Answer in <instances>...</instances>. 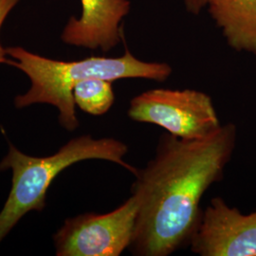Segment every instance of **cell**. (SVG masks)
<instances>
[{"instance_id": "4", "label": "cell", "mask_w": 256, "mask_h": 256, "mask_svg": "<svg viewBox=\"0 0 256 256\" xmlns=\"http://www.w3.org/2000/svg\"><path fill=\"white\" fill-rule=\"evenodd\" d=\"M128 116L184 140L208 137L222 126L210 95L189 88L142 92L131 99Z\"/></svg>"}, {"instance_id": "11", "label": "cell", "mask_w": 256, "mask_h": 256, "mask_svg": "<svg viewBox=\"0 0 256 256\" xmlns=\"http://www.w3.org/2000/svg\"><path fill=\"white\" fill-rule=\"evenodd\" d=\"M209 0H184L186 9L194 14H198L202 10L207 6Z\"/></svg>"}, {"instance_id": "9", "label": "cell", "mask_w": 256, "mask_h": 256, "mask_svg": "<svg viewBox=\"0 0 256 256\" xmlns=\"http://www.w3.org/2000/svg\"><path fill=\"white\" fill-rule=\"evenodd\" d=\"M75 106L92 116H102L110 111L115 102L112 82L104 79H88L74 88Z\"/></svg>"}, {"instance_id": "8", "label": "cell", "mask_w": 256, "mask_h": 256, "mask_svg": "<svg viewBox=\"0 0 256 256\" xmlns=\"http://www.w3.org/2000/svg\"><path fill=\"white\" fill-rule=\"evenodd\" d=\"M207 6L228 45L256 56V0H209Z\"/></svg>"}, {"instance_id": "1", "label": "cell", "mask_w": 256, "mask_h": 256, "mask_svg": "<svg viewBox=\"0 0 256 256\" xmlns=\"http://www.w3.org/2000/svg\"><path fill=\"white\" fill-rule=\"evenodd\" d=\"M236 142L232 122L200 140L162 134L153 158L134 174L138 212L128 248L133 256H169L190 245L202 218V198L223 180Z\"/></svg>"}, {"instance_id": "10", "label": "cell", "mask_w": 256, "mask_h": 256, "mask_svg": "<svg viewBox=\"0 0 256 256\" xmlns=\"http://www.w3.org/2000/svg\"><path fill=\"white\" fill-rule=\"evenodd\" d=\"M19 1L20 0H0V30L5 19L8 18L10 12L14 9ZM7 55L6 48H4L0 43V64H9L10 59L6 57Z\"/></svg>"}, {"instance_id": "3", "label": "cell", "mask_w": 256, "mask_h": 256, "mask_svg": "<svg viewBox=\"0 0 256 256\" xmlns=\"http://www.w3.org/2000/svg\"><path fill=\"white\" fill-rule=\"evenodd\" d=\"M128 146L114 138H94L90 135L74 138L55 154L36 158L10 146L9 152L0 162V171L12 172L9 196L0 212V243L12 229L30 210L46 207V192L55 178L68 167L88 160H102L126 169L135 174L138 168L124 158Z\"/></svg>"}, {"instance_id": "5", "label": "cell", "mask_w": 256, "mask_h": 256, "mask_svg": "<svg viewBox=\"0 0 256 256\" xmlns=\"http://www.w3.org/2000/svg\"><path fill=\"white\" fill-rule=\"evenodd\" d=\"M138 212V196L131 194L112 212H86L66 220L54 236L56 256H120L131 245Z\"/></svg>"}, {"instance_id": "2", "label": "cell", "mask_w": 256, "mask_h": 256, "mask_svg": "<svg viewBox=\"0 0 256 256\" xmlns=\"http://www.w3.org/2000/svg\"><path fill=\"white\" fill-rule=\"evenodd\" d=\"M9 64L27 75L30 88L14 98L16 108L34 104H48L59 111V124L68 131L79 126L74 100L76 84L88 79L110 82L120 79H147L164 82L172 74L167 63L140 60L128 50L117 58L88 57L78 61H58L30 52L21 46L6 48Z\"/></svg>"}, {"instance_id": "6", "label": "cell", "mask_w": 256, "mask_h": 256, "mask_svg": "<svg viewBox=\"0 0 256 256\" xmlns=\"http://www.w3.org/2000/svg\"><path fill=\"white\" fill-rule=\"evenodd\" d=\"M189 247L200 256H256V210L242 214L222 198H214Z\"/></svg>"}, {"instance_id": "7", "label": "cell", "mask_w": 256, "mask_h": 256, "mask_svg": "<svg viewBox=\"0 0 256 256\" xmlns=\"http://www.w3.org/2000/svg\"><path fill=\"white\" fill-rule=\"evenodd\" d=\"M79 18H70L61 34L70 46L104 52L118 46L122 40L120 23L130 12L129 0H81Z\"/></svg>"}]
</instances>
